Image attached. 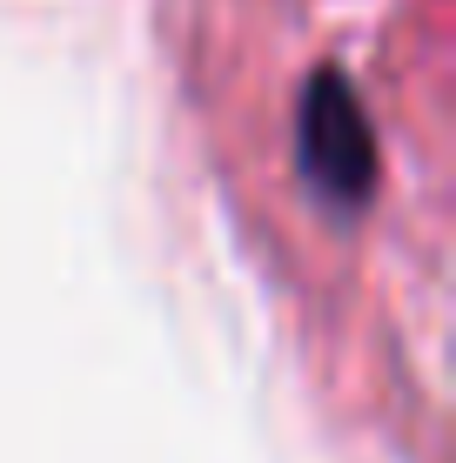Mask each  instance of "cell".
Masks as SVG:
<instances>
[{"label": "cell", "mask_w": 456, "mask_h": 463, "mask_svg": "<svg viewBox=\"0 0 456 463\" xmlns=\"http://www.w3.org/2000/svg\"><path fill=\"white\" fill-rule=\"evenodd\" d=\"M295 155H302L309 188L329 209H363V195L376 188V135H369V115L342 74H316L309 81L302 115H295Z\"/></svg>", "instance_id": "6da1fadb"}]
</instances>
